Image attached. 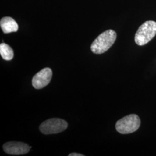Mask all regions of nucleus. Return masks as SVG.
Segmentation results:
<instances>
[{"label": "nucleus", "instance_id": "nucleus-1", "mask_svg": "<svg viewBox=\"0 0 156 156\" xmlns=\"http://www.w3.org/2000/svg\"><path fill=\"white\" fill-rule=\"evenodd\" d=\"M117 38L116 33L108 30L101 34L91 45V50L95 54H102L114 44Z\"/></svg>", "mask_w": 156, "mask_h": 156}, {"label": "nucleus", "instance_id": "nucleus-2", "mask_svg": "<svg viewBox=\"0 0 156 156\" xmlns=\"http://www.w3.org/2000/svg\"><path fill=\"white\" fill-rule=\"evenodd\" d=\"M156 35V22L146 21L140 26L135 34V43L139 46H144L150 42Z\"/></svg>", "mask_w": 156, "mask_h": 156}, {"label": "nucleus", "instance_id": "nucleus-3", "mask_svg": "<svg viewBox=\"0 0 156 156\" xmlns=\"http://www.w3.org/2000/svg\"><path fill=\"white\" fill-rule=\"evenodd\" d=\"M140 120L136 115H129L118 120L116 124L117 132L122 134L133 133L140 128Z\"/></svg>", "mask_w": 156, "mask_h": 156}, {"label": "nucleus", "instance_id": "nucleus-4", "mask_svg": "<svg viewBox=\"0 0 156 156\" xmlns=\"http://www.w3.org/2000/svg\"><path fill=\"white\" fill-rule=\"evenodd\" d=\"M68 127V123L64 120L58 118L50 119L39 126V130L45 135L55 134L62 133Z\"/></svg>", "mask_w": 156, "mask_h": 156}, {"label": "nucleus", "instance_id": "nucleus-5", "mask_svg": "<svg viewBox=\"0 0 156 156\" xmlns=\"http://www.w3.org/2000/svg\"><path fill=\"white\" fill-rule=\"evenodd\" d=\"M53 73L50 68H45L36 73L32 79V84L35 89H41L50 83Z\"/></svg>", "mask_w": 156, "mask_h": 156}, {"label": "nucleus", "instance_id": "nucleus-6", "mask_svg": "<svg viewBox=\"0 0 156 156\" xmlns=\"http://www.w3.org/2000/svg\"><path fill=\"white\" fill-rule=\"evenodd\" d=\"M31 146L21 142H8L3 145V149L11 155H23L29 152Z\"/></svg>", "mask_w": 156, "mask_h": 156}, {"label": "nucleus", "instance_id": "nucleus-7", "mask_svg": "<svg viewBox=\"0 0 156 156\" xmlns=\"http://www.w3.org/2000/svg\"><path fill=\"white\" fill-rule=\"evenodd\" d=\"M0 26L4 33L9 34L16 32L19 26L16 22L11 17H4L1 19Z\"/></svg>", "mask_w": 156, "mask_h": 156}, {"label": "nucleus", "instance_id": "nucleus-8", "mask_svg": "<svg viewBox=\"0 0 156 156\" xmlns=\"http://www.w3.org/2000/svg\"><path fill=\"white\" fill-rule=\"evenodd\" d=\"M0 54L4 60L10 61L13 58L14 53L11 46L5 43H1L0 45Z\"/></svg>", "mask_w": 156, "mask_h": 156}, {"label": "nucleus", "instance_id": "nucleus-9", "mask_svg": "<svg viewBox=\"0 0 156 156\" xmlns=\"http://www.w3.org/2000/svg\"><path fill=\"white\" fill-rule=\"evenodd\" d=\"M84 155L80 154V153H72L68 154V156H84Z\"/></svg>", "mask_w": 156, "mask_h": 156}]
</instances>
